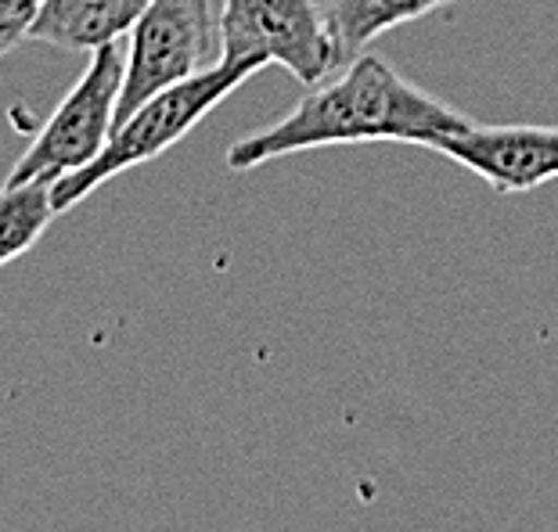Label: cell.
Masks as SVG:
<instances>
[{
  "label": "cell",
  "instance_id": "cell-1",
  "mask_svg": "<svg viewBox=\"0 0 558 532\" xmlns=\"http://www.w3.org/2000/svg\"><path fill=\"white\" fill-rule=\"evenodd\" d=\"M469 123V115L403 79L386 58L361 51L331 83L311 87V94L278 123L231 145L228 165L234 173H248L300 151L375 140L425 148L433 137L458 134Z\"/></svg>",
  "mask_w": 558,
  "mask_h": 532
},
{
  "label": "cell",
  "instance_id": "cell-2",
  "mask_svg": "<svg viewBox=\"0 0 558 532\" xmlns=\"http://www.w3.org/2000/svg\"><path fill=\"white\" fill-rule=\"evenodd\" d=\"M259 69H264L259 58H220L206 73L151 94V98L141 101L126 120L116 123L109 145H105L98 159L76 173L62 176V181H54L51 187L54 209L69 212L87 195L98 191L101 184H109L112 176L166 156V151L173 145H181L223 98H231V94L253 73H259Z\"/></svg>",
  "mask_w": 558,
  "mask_h": 532
},
{
  "label": "cell",
  "instance_id": "cell-3",
  "mask_svg": "<svg viewBox=\"0 0 558 532\" xmlns=\"http://www.w3.org/2000/svg\"><path fill=\"white\" fill-rule=\"evenodd\" d=\"M220 58V22L213 18L209 0H148L130 29L116 123L151 94L206 73Z\"/></svg>",
  "mask_w": 558,
  "mask_h": 532
},
{
  "label": "cell",
  "instance_id": "cell-4",
  "mask_svg": "<svg viewBox=\"0 0 558 532\" xmlns=\"http://www.w3.org/2000/svg\"><path fill=\"white\" fill-rule=\"evenodd\" d=\"M123 62L120 44H105L90 51L87 69L65 94L62 104L40 129L8 173V184L29 181H62V176L83 170L101 156L116 129V104L123 90Z\"/></svg>",
  "mask_w": 558,
  "mask_h": 532
},
{
  "label": "cell",
  "instance_id": "cell-5",
  "mask_svg": "<svg viewBox=\"0 0 558 532\" xmlns=\"http://www.w3.org/2000/svg\"><path fill=\"white\" fill-rule=\"evenodd\" d=\"M220 47L223 58L289 69L303 87H317L336 69L320 0H223Z\"/></svg>",
  "mask_w": 558,
  "mask_h": 532
},
{
  "label": "cell",
  "instance_id": "cell-6",
  "mask_svg": "<svg viewBox=\"0 0 558 532\" xmlns=\"http://www.w3.org/2000/svg\"><path fill=\"white\" fill-rule=\"evenodd\" d=\"M436 156L465 165L497 195H526L558 181V126H480L439 134L425 145Z\"/></svg>",
  "mask_w": 558,
  "mask_h": 532
},
{
  "label": "cell",
  "instance_id": "cell-7",
  "mask_svg": "<svg viewBox=\"0 0 558 532\" xmlns=\"http://www.w3.org/2000/svg\"><path fill=\"white\" fill-rule=\"evenodd\" d=\"M148 0H40L29 40L62 51H98L130 37Z\"/></svg>",
  "mask_w": 558,
  "mask_h": 532
},
{
  "label": "cell",
  "instance_id": "cell-8",
  "mask_svg": "<svg viewBox=\"0 0 558 532\" xmlns=\"http://www.w3.org/2000/svg\"><path fill=\"white\" fill-rule=\"evenodd\" d=\"M447 4H461V0H320V15H325L336 65H347L383 33Z\"/></svg>",
  "mask_w": 558,
  "mask_h": 532
},
{
  "label": "cell",
  "instance_id": "cell-9",
  "mask_svg": "<svg viewBox=\"0 0 558 532\" xmlns=\"http://www.w3.org/2000/svg\"><path fill=\"white\" fill-rule=\"evenodd\" d=\"M51 187L54 181L4 184L0 191V267L26 256L51 227V220L58 216Z\"/></svg>",
  "mask_w": 558,
  "mask_h": 532
},
{
  "label": "cell",
  "instance_id": "cell-10",
  "mask_svg": "<svg viewBox=\"0 0 558 532\" xmlns=\"http://www.w3.org/2000/svg\"><path fill=\"white\" fill-rule=\"evenodd\" d=\"M40 0H0V58H8L37 22Z\"/></svg>",
  "mask_w": 558,
  "mask_h": 532
}]
</instances>
